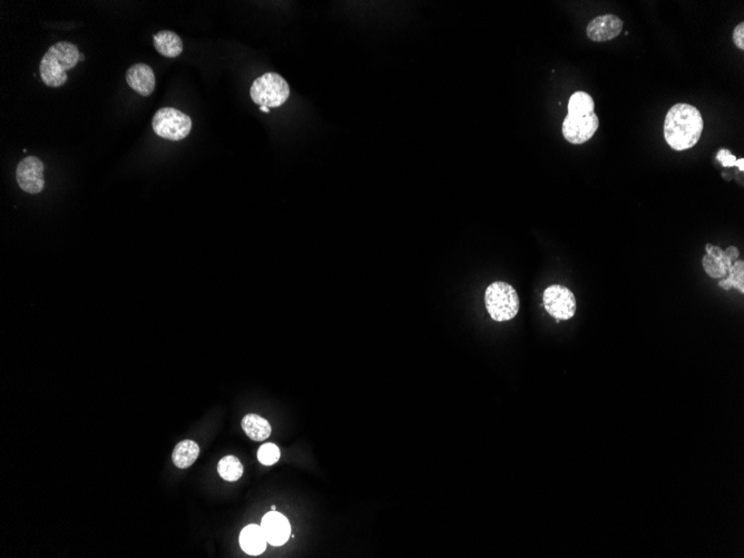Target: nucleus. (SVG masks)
Here are the masks:
<instances>
[{"label": "nucleus", "mask_w": 744, "mask_h": 558, "mask_svg": "<svg viewBox=\"0 0 744 558\" xmlns=\"http://www.w3.org/2000/svg\"><path fill=\"white\" fill-rule=\"evenodd\" d=\"M241 424L244 433L247 434L252 441H266L271 435V426L268 420L255 413H250L244 417Z\"/></svg>", "instance_id": "4468645a"}, {"label": "nucleus", "mask_w": 744, "mask_h": 558, "mask_svg": "<svg viewBox=\"0 0 744 558\" xmlns=\"http://www.w3.org/2000/svg\"><path fill=\"white\" fill-rule=\"evenodd\" d=\"M271 509L272 510H276V509H277V506H276V505H272Z\"/></svg>", "instance_id": "bb28decb"}, {"label": "nucleus", "mask_w": 744, "mask_h": 558, "mask_svg": "<svg viewBox=\"0 0 744 558\" xmlns=\"http://www.w3.org/2000/svg\"><path fill=\"white\" fill-rule=\"evenodd\" d=\"M126 82L133 91L141 96H151L155 90L156 80L153 69L146 64H135L126 71Z\"/></svg>", "instance_id": "9b49d317"}, {"label": "nucleus", "mask_w": 744, "mask_h": 558, "mask_svg": "<svg viewBox=\"0 0 744 558\" xmlns=\"http://www.w3.org/2000/svg\"><path fill=\"white\" fill-rule=\"evenodd\" d=\"M80 56L78 47L69 41H59L50 46L39 65L41 78L45 85L52 88L65 85L69 80L67 71L78 65L82 61Z\"/></svg>", "instance_id": "f03ea898"}, {"label": "nucleus", "mask_w": 744, "mask_h": 558, "mask_svg": "<svg viewBox=\"0 0 744 558\" xmlns=\"http://www.w3.org/2000/svg\"><path fill=\"white\" fill-rule=\"evenodd\" d=\"M154 47L162 56L176 58L183 52V43L180 36L170 31H162L154 35Z\"/></svg>", "instance_id": "ddd939ff"}, {"label": "nucleus", "mask_w": 744, "mask_h": 558, "mask_svg": "<svg viewBox=\"0 0 744 558\" xmlns=\"http://www.w3.org/2000/svg\"><path fill=\"white\" fill-rule=\"evenodd\" d=\"M717 161L722 163L724 167L736 166V157L729 150H721L717 155Z\"/></svg>", "instance_id": "412c9836"}, {"label": "nucleus", "mask_w": 744, "mask_h": 558, "mask_svg": "<svg viewBox=\"0 0 744 558\" xmlns=\"http://www.w3.org/2000/svg\"><path fill=\"white\" fill-rule=\"evenodd\" d=\"M261 527L266 535V542L273 546H281L290 538L291 526L289 520L276 510L268 513L263 517Z\"/></svg>", "instance_id": "9d476101"}, {"label": "nucleus", "mask_w": 744, "mask_h": 558, "mask_svg": "<svg viewBox=\"0 0 744 558\" xmlns=\"http://www.w3.org/2000/svg\"><path fill=\"white\" fill-rule=\"evenodd\" d=\"M703 127L700 110L693 105L679 103L671 107L665 116V141L674 151H685L698 144Z\"/></svg>", "instance_id": "f257e3e1"}, {"label": "nucleus", "mask_w": 744, "mask_h": 558, "mask_svg": "<svg viewBox=\"0 0 744 558\" xmlns=\"http://www.w3.org/2000/svg\"><path fill=\"white\" fill-rule=\"evenodd\" d=\"M280 455L281 454L277 445L271 443H264L259 448L257 459L262 465L271 466L279 462Z\"/></svg>", "instance_id": "aec40b11"}, {"label": "nucleus", "mask_w": 744, "mask_h": 558, "mask_svg": "<svg viewBox=\"0 0 744 558\" xmlns=\"http://www.w3.org/2000/svg\"><path fill=\"white\" fill-rule=\"evenodd\" d=\"M728 279L722 280L719 282V287H722L724 290H730L732 287L739 290L740 292L744 293V262L743 261H738L732 264L730 270H729Z\"/></svg>", "instance_id": "a211bd4d"}, {"label": "nucleus", "mask_w": 744, "mask_h": 558, "mask_svg": "<svg viewBox=\"0 0 744 558\" xmlns=\"http://www.w3.org/2000/svg\"><path fill=\"white\" fill-rule=\"evenodd\" d=\"M485 304L490 317L497 322L512 320L520 308L517 291L503 281L494 282L486 289Z\"/></svg>", "instance_id": "7ed1b4c3"}, {"label": "nucleus", "mask_w": 744, "mask_h": 558, "mask_svg": "<svg viewBox=\"0 0 744 558\" xmlns=\"http://www.w3.org/2000/svg\"><path fill=\"white\" fill-rule=\"evenodd\" d=\"M266 535L263 533L261 526H247L242 529L240 534V545L242 550L249 555H260L266 548Z\"/></svg>", "instance_id": "f8f14e48"}, {"label": "nucleus", "mask_w": 744, "mask_h": 558, "mask_svg": "<svg viewBox=\"0 0 744 558\" xmlns=\"http://www.w3.org/2000/svg\"><path fill=\"white\" fill-rule=\"evenodd\" d=\"M702 264H703L704 271L709 277L713 278V279H721L724 277L725 274L728 273L732 264L727 262L724 259H714V257H710V255H704L703 260H702Z\"/></svg>", "instance_id": "6ab92c4d"}, {"label": "nucleus", "mask_w": 744, "mask_h": 558, "mask_svg": "<svg viewBox=\"0 0 744 558\" xmlns=\"http://www.w3.org/2000/svg\"><path fill=\"white\" fill-rule=\"evenodd\" d=\"M623 31V22L615 15L608 14L594 18L586 29L591 41L604 43L616 38Z\"/></svg>", "instance_id": "1a4fd4ad"}, {"label": "nucleus", "mask_w": 744, "mask_h": 558, "mask_svg": "<svg viewBox=\"0 0 744 558\" xmlns=\"http://www.w3.org/2000/svg\"><path fill=\"white\" fill-rule=\"evenodd\" d=\"M595 110V103L592 96L585 92H576L571 96L567 105V115L585 116L591 115Z\"/></svg>", "instance_id": "dca6fc26"}, {"label": "nucleus", "mask_w": 744, "mask_h": 558, "mask_svg": "<svg viewBox=\"0 0 744 558\" xmlns=\"http://www.w3.org/2000/svg\"><path fill=\"white\" fill-rule=\"evenodd\" d=\"M192 126L193 123L189 115L172 107L157 110L152 121V127L157 136L174 142L189 136Z\"/></svg>", "instance_id": "39448f33"}, {"label": "nucleus", "mask_w": 744, "mask_h": 558, "mask_svg": "<svg viewBox=\"0 0 744 558\" xmlns=\"http://www.w3.org/2000/svg\"><path fill=\"white\" fill-rule=\"evenodd\" d=\"M260 110L261 112L266 113V114H269V113H270V110H269L268 107L266 106H261Z\"/></svg>", "instance_id": "a878e982"}, {"label": "nucleus", "mask_w": 744, "mask_h": 558, "mask_svg": "<svg viewBox=\"0 0 744 558\" xmlns=\"http://www.w3.org/2000/svg\"><path fill=\"white\" fill-rule=\"evenodd\" d=\"M217 471H219L220 476L227 482H236L243 475V466L238 458L234 456H227L220 460Z\"/></svg>", "instance_id": "f3484780"}, {"label": "nucleus", "mask_w": 744, "mask_h": 558, "mask_svg": "<svg viewBox=\"0 0 744 558\" xmlns=\"http://www.w3.org/2000/svg\"><path fill=\"white\" fill-rule=\"evenodd\" d=\"M738 257H739V250L736 247H730L723 252V259L730 264H734L738 260Z\"/></svg>", "instance_id": "5701e85b"}, {"label": "nucleus", "mask_w": 744, "mask_h": 558, "mask_svg": "<svg viewBox=\"0 0 744 558\" xmlns=\"http://www.w3.org/2000/svg\"><path fill=\"white\" fill-rule=\"evenodd\" d=\"M736 166L739 167L740 171H743L744 170V159H736Z\"/></svg>", "instance_id": "393cba45"}, {"label": "nucleus", "mask_w": 744, "mask_h": 558, "mask_svg": "<svg viewBox=\"0 0 744 558\" xmlns=\"http://www.w3.org/2000/svg\"><path fill=\"white\" fill-rule=\"evenodd\" d=\"M706 255L710 257H714V259H722L723 250L720 249L719 247H715L713 244H706Z\"/></svg>", "instance_id": "b1692460"}, {"label": "nucleus", "mask_w": 744, "mask_h": 558, "mask_svg": "<svg viewBox=\"0 0 744 558\" xmlns=\"http://www.w3.org/2000/svg\"><path fill=\"white\" fill-rule=\"evenodd\" d=\"M734 45H736V46L738 47V48H740V50H744V24H743V22H741V24H739V25L736 26V27L734 28Z\"/></svg>", "instance_id": "4be33fe9"}, {"label": "nucleus", "mask_w": 744, "mask_h": 558, "mask_svg": "<svg viewBox=\"0 0 744 558\" xmlns=\"http://www.w3.org/2000/svg\"><path fill=\"white\" fill-rule=\"evenodd\" d=\"M599 126V116L595 113L585 116L567 115L564 120L561 131L567 142L580 145L591 140Z\"/></svg>", "instance_id": "6e6552de"}, {"label": "nucleus", "mask_w": 744, "mask_h": 558, "mask_svg": "<svg viewBox=\"0 0 744 558\" xmlns=\"http://www.w3.org/2000/svg\"><path fill=\"white\" fill-rule=\"evenodd\" d=\"M17 183L28 194H38L45 187L44 164L36 156H27L16 170Z\"/></svg>", "instance_id": "0eeeda50"}, {"label": "nucleus", "mask_w": 744, "mask_h": 558, "mask_svg": "<svg viewBox=\"0 0 744 558\" xmlns=\"http://www.w3.org/2000/svg\"><path fill=\"white\" fill-rule=\"evenodd\" d=\"M250 96L255 104L276 108L282 106L290 97V87L287 80L277 73H266L259 77L250 88Z\"/></svg>", "instance_id": "20e7f679"}, {"label": "nucleus", "mask_w": 744, "mask_h": 558, "mask_svg": "<svg viewBox=\"0 0 744 558\" xmlns=\"http://www.w3.org/2000/svg\"><path fill=\"white\" fill-rule=\"evenodd\" d=\"M543 303L548 315L557 321L572 319L578 309L574 293L559 285H550L544 291Z\"/></svg>", "instance_id": "423d86ee"}, {"label": "nucleus", "mask_w": 744, "mask_h": 558, "mask_svg": "<svg viewBox=\"0 0 744 558\" xmlns=\"http://www.w3.org/2000/svg\"><path fill=\"white\" fill-rule=\"evenodd\" d=\"M199 455H200V447L195 441H183L178 443L173 450V463L176 467L185 469L196 462Z\"/></svg>", "instance_id": "2eb2a0df"}]
</instances>
